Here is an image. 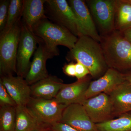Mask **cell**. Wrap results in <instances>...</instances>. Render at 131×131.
Masks as SVG:
<instances>
[{"label":"cell","instance_id":"cell-10","mask_svg":"<svg viewBox=\"0 0 131 131\" xmlns=\"http://www.w3.org/2000/svg\"><path fill=\"white\" fill-rule=\"evenodd\" d=\"M68 2L79 24L80 37L88 36L100 43L101 37L98 33L94 21L86 2L82 0H69Z\"/></svg>","mask_w":131,"mask_h":131},{"label":"cell","instance_id":"cell-28","mask_svg":"<svg viewBox=\"0 0 131 131\" xmlns=\"http://www.w3.org/2000/svg\"><path fill=\"white\" fill-rule=\"evenodd\" d=\"M63 71L66 75L69 77H75V63L73 62L66 64L62 68Z\"/></svg>","mask_w":131,"mask_h":131},{"label":"cell","instance_id":"cell-6","mask_svg":"<svg viewBox=\"0 0 131 131\" xmlns=\"http://www.w3.org/2000/svg\"><path fill=\"white\" fill-rule=\"evenodd\" d=\"M45 7L47 18H49L52 22L67 28L78 37H80L79 24L68 1L66 0H46Z\"/></svg>","mask_w":131,"mask_h":131},{"label":"cell","instance_id":"cell-1","mask_svg":"<svg viewBox=\"0 0 131 131\" xmlns=\"http://www.w3.org/2000/svg\"><path fill=\"white\" fill-rule=\"evenodd\" d=\"M68 61H78L89 70L94 78L104 74L108 68L100 43L86 36L78 37L73 49L66 57Z\"/></svg>","mask_w":131,"mask_h":131},{"label":"cell","instance_id":"cell-33","mask_svg":"<svg viewBox=\"0 0 131 131\" xmlns=\"http://www.w3.org/2000/svg\"></svg>","mask_w":131,"mask_h":131},{"label":"cell","instance_id":"cell-31","mask_svg":"<svg viewBox=\"0 0 131 131\" xmlns=\"http://www.w3.org/2000/svg\"><path fill=\"white\" fill-rule=\"evenodd\" d=\"M124 74L126 80L131 84V71Z\"/></svg>","mask_w":131,"mask_h":131},{"label":"cell","instance_id":"cell-14","mask_svg":"<svg viewBox=\"0 0 131 131\" xmlns=\"http://www.w3.org/2000/svg\"><path fill=\"white\" fill-rule=\"evenodd\" d=\"M92 78L89 75L73 83L64 84L55 99L67 106L81 103L84 100V94Z\"/></svg>","mask_w":131,"mask_h":131},{"label":"cell","instance_id":"cell-2","mask_svg":"<svg viewBox=\"0 0 131 131\" xmlns=\"http://www.w3.org/2000/svg\"><path fill=\"white\" fill-rule=\"evenodd\" d=\"M100 44L107 64L122 73L131 69V43L123 34L115 30L101 36Z\"/></svg>","mask_w":131,"mask_h":131},{"label":"cell","instance_id":"cell-12","mask_svg":"<svg viewBox=\"0 0 131 131\" xmlns=\"http://www.w3.org/2000/svg\"><path fill=\"white\" fill-rule=\"evenodd\" d=\"M126 81L124 73L108 68L103 75L97 80L91 81L84 94V100L102 93L108 94Z\"/></svg>","mask_w":131,"mask_h":131},{"label":"cell","instance_id":"cell-18","mask_svg":"<svg viewBox=\"0 0 131 131\" xmlns=\"http://www.w3.org/2000/svg\"><path fill=\"white\" fill-rule=\"evenodd\" d=\"M46 0H23L21 22L32 32L35 26L47 18L45 5Z\"/></svg>","mask_w":131,"mask_h":131},{"label":"cell","instance_id":"cell-20","mask_svg":"<svg viewBox=\"0 0 131 131\" xmlns=\"http://www.w3.org/2000/svg\"><path fill=\"white\" fill-rule=\"evenodd\" d=\"M115 23V30L121 32L131 28V4L125 0H117Z\"/></svg>","mask_w":131,"mask_h":131},{"label":"cell","instance_id":"cell-19","mask_svg":"<svg viewBox=\"0 0 131 131\" xmlns=\"http://www.w3.org/2000/svg\"><path fill=\"white\" fill-rule=\"evenodd\" d=\"M15 131H32L41 124L28 110L26 106L15 107Z\"/></svg>","mask_w":131,"mask_h":131},{"label":"cell","instance_id":"cell-25","mask_svg":"<svg viewBox=\"0 0 131 131\" xmlns=\"http://www.w3.org/2000/svg\"><path fill=\"white\" fill-rule=\"evenodd\" d=\"M0 106H9L15 107L17 105L0 81Z\"/></svg>","mask_w":131,"mask_h":131},{"label":"cell","instance_id":"cell-3","mask_svg":"<svg viewBox=\"0 0 131 131\" xmlns=\"http://www.w3.org/2000/svg\"><path fill=\"white\" fill-rule=\"evenodd\" d=\"M32 32L44 43L55 56L59 54L58 46H65L70 50L78 39V37L68 29L50 21L47 18L35 26Z\"/></svg>","mask_w":131,"mask_h":131},{"label":"cell","instance_id":"cell-26","mask_svg":"<svg viewBox=\"0 0 131 131\" xmlns=\"http://www.w3.org/2000/svg\"><path fill=\"white\" fill-rule=\"evenodd\" d=\"M75 77L77 80H80L90 75V73L88 68L83 64L78 61L75 63Z\"/></svg>","mask_w":131,"mask_h":131},{"label":"cell","instance_id":"cell-23","mask_svg":"<svg viewBox=\"0 0 131 131\" xmlns=\"http://www.w3.org/2000/svg\"><path fill=\"white\" fill-rule=\"evenodd\" d=\"M23 0H11L8 9L6 24L4 30L1 33L6 31L21 18Z\"/></svg>","mask_w":131,"mask_h":131},{"label":"cell","instance_id":"cell-27","mask_svg":"<svg viewBox=\"0 0 131 131\" xmlns=\"http://www.w3.org/2000/svg\"><path fill=\"white\" fill-rule=\"evenodd\" d=\"M52 131H78L69 125L61 122L51 125Z\"/></svg>","mask_w":131,"mask_h":131},{"label":"cell","instance_id":"cell-21","mask_svg":"<svg viewBox=\"0 0 131 131\" xmlns=\"http://www.w3.org/2000/svg\"><path fill=\"white\" fill-rule=\"evenodd\" d=\"M95 124L97 131H131V112L121 114L117 118Z\"/></svg>","mask_w":131,"mask_h":131},{"label":"cell","instance_id":"cell-5","mask_svg":"<svg viewBox=\"0 0 131 131\" xmlns=\"http://www.w3.org/2000/svg\"><path fill=\"white\" fill-rule=\"evenodd\" d=\"M86 2L101 33V36L116 30L115 20L117 0H90Z\"/></svg>","mask_w":131,"mask_h":131},{"label":"cell","instance_id":"cell-32","mask_svg":"<svg viewBox=\"0 0 131 131\" xmlns=\"http://www.w3.org/2000/svg\"><path fill=\"white\" fill-rule=\"evenodd\" d=\"M125 1L131 4V0H125Z\"/></svg>","mask_w":131,"mask_h":131},{"label":"cell","instance_id":"cell-8","mask_svg":"<svg viewBox=\"0 0 131 131\" xmlns=\"http://www.w3.org/2000/svg\"><path fill=\"white\" fill-rule=\"evenodd\" d=\"M38 42V38L21 21L16 57L17 75L25 77L30 67L31 58L37 48Z\"/></svg>","mask_w":131,"mask_h":131},{"label":"cell","instance_id":"cell-11","mask_svg":"<svg viewBox=\"0 0 131 131\" xmlns=\"http://www.w3.org/2000/svg\"><path fill=\"white\" fill-rule=\"evenodd\" d=\"M38 39V45L34 54L30 69L25 78L30 86L49 76L46 68V62L49 59L55 56L44 43Z\"/></svg>","mask_w":131,"mask_h":131},{"label":"cell","instance_id":"cell-16","mask_svg":"<svg viewBox=\"0 0 131 131\" xmlns=\"http://www.w3.org/2000/svg\"><path fill=\"white\" fill-rule=\"evenodd\" d=\"M64 84L62 79L49 75L30 85L31 96L45 100L54 99Z\"/></svg>","mask_w":131,"mask_h":131},{"label":"cell","instance_id":"cell-17","mask_svg":"<svg viewBox=\"0 0 131 131\" xmlns=\"http://www.w3.org/2000/svg\"><path fill=\"white\" fill-rule=\"evenodd\" d=\"M108 95L115 117L131 112V84L127 81L117 86Z\"/></svg>","mask_w":131,"mask_h":131},{"label":"cell","instance_id":"cell-4","mask_svg":"<svg viewBox=\"0 0 131 131\" xmlns=\"http://www.w3.org/2000/svg\"><path fill=\"white\" fill-rule=\"evenodd\" d=\"M21 29V21L10 29L1 33L0 74L1 77L14 75L17 73L16 57Z\"/></svg>","mask_w":131,"mask_h":131},{"label":"cell","instance_id":"cell-24","mask_svg":"<svg viewBox=\"0 0 131 131\" xmlns=\"http://www.w3.org/2000/svg\"><path fill=\"white\" fill-rule=\"evenodd\" d=\"M10 1H0V31L4 30L6 24Z\"/></svg>","mask_w":131,"mask_h":131},{"label":"cell","instance_id":"cell-15","mask_svg":"<svg viewBox=\"0 0 131 131\" xmlns=\"http://www.w3.org/2000/svg\"><path fill=\"white\" fill-rule=\"evenodd\" d=\"M0 81L17 105H27L31 96L30 86L25 78L18 75L1 77Z\"/></svg>","mask_w":131,"mask_h":131},{"label":"cell","instance_id":"cell-22","mask_svg":"<svg viewBox=\"0 0 131 131\" xmlns=\"http://www.w3.org/2000/svg\"><path fill=\"white\" fill-rule=\"evenodd\" d=\"M15 107L0 106V131H15Z\"/></svg>","mask_w":131,"mask_h":131},{"label":"cell","instance_id":"cell-9","mask_svg":"<svg viewBox=\"0 0 131 131\" xmlns=\"http://www.w3.org/2000/svg\"><path fill=\"white\" fill-rule=\"evenodd\" d=\"M80 103L95 124L103 123L115 117L110 97L105 93L84 100Z\"/></svg>","mask_w":131,"mask_h":131},{"label":"cell","instance_id":"cell-13","mask_svg":"<svg viewBox=\"0 0 131 131\" xmlns=\"http://www.w3.org/2000/svg\"><path fill=\"white\" fill-rule=\"evenodd\" d=\"M78 131H97L83 106L80 103L69 105L64 108L60 122Z\"/></svg>","mask_w":131,"mask_h":131},{"label":"cell","instance_id":"cell-29","mask_svg":"<svg viewBox=\"0 0 131 131\" xmlns=\"http://www.w3.org/2000/svg\"><path fill=\"white\" fill-rule=\"evenodd\" d=\"M32 131H52L51 125L42 124Z\"/></svg>","mask_w":131,"mask_h":131},{"label":"cell","instance_id":"cell-30","mask_svg":"<svg viewBox=\"0 0 131 131\" xmlns=\"http://www.w3.org/2000/svg\"><path fill=\"white\" fill-rule=\"evenodd\" d=\"M122 33L125 37L131 43V28L127 29Z\"/></svg>","mask_w":131,"mask_h":131},{"label":"cell","instance_id":"cell-7","mask_svg":"<svg viewBox=\"0 0 131 131\" xmlns=\"http://www.w3.org/2000/svg\"><path fill=\"white\" fill-rule=\"evenodd\" d=\"M26 106L39 122L52 125L60 122L67 106L59 103L55 98L45 100L31 97Z\"/></svg>","mask_w":131,"mask_h":131}]
</instances>
